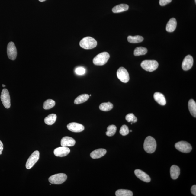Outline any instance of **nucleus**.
<instances>
[{"label":"nucleus","mask_w":196,"mask_h":196,"mask_svg":"<svg viewBox=\"0 0 196 196\" xmlns=\"http://www.w3.org/2000/svg\"><path fill=\"white\" fill-rule=\"evenodd\" d=\"M143 147L145 152L148 153H153L156 151V143L155 140L152 137H147L144 143Z\"/></svg>","instance_id":"f257e3e1"},{"label":"nucleus","mask_w":196,"mask_h":196,"mask_svg":"<svg viewBox=\"0 0 196 196\" xmlns=\"http://www.w3.org/2000/svg\"><path fill=\"white\" fill-rule=\"evenodd\" d=\"M80 45L81 47L84 49H91L96 47L97 42L93 38L87 37L84 38L80 41Z\"/></svg>","instance_id":"f03ea898"},{"label":"nucleus","mask_w":196,"mask_h":196,"mask_svg":"<svg viewBox=\"0 0 196 196\" xmlns=\"http://www.w3.org/2000/svg\"><path fill=\"white\" fill-rule=\"evenodd\" d=\"M110 58V55L107 52L101 53L93 59V63L95 65L101 66L107 63Z\"/></svg>","instance_id":"7ed1b4c3"},{"label":"nucleus","mask_w":196,"mask_h":196,"mask_svg":"<svg viewBox=\"0 0 196 196\" xmlns=\"http://www.w3.org/2000/svg\"><path fill=\"white\" fill-rule=\"evenodd\" d=\"M157 61L154 60H145L142 62L141 66L143 69L147 71L152 72L155 71L159 66Z\"/></svg>","instance_id":"20e7f679"},{"label":"nucleus","mask_w":196,"mask_h":196,"mask_svg":"<svg viewBox=\"0 0 196 196\" xmlns=\"http://www.w3.org/2000/svg\"><path fill=\"white\" fill-rule=\"evenodd\" d=\"M67 178V176L66 174L59 173L51 176L48 180L51 184H61L65 182Z\"/></svg>","instance_id":"39448f33"},{"label":"nucleus","mask_w":196,"mask_h":196,"mask_svg":"<svg viewBox=\"0 0 196 196\" xmlns=\"http://www.w3.org/2000/svg\"><path fill=\"white\" fill-rule=\"evenodd\" d=\"M40 153L38 151L36 150L34 152L27 161L26 166L28 169H31L37 163L39 159Z\"/></svg>","instance_id":"423d86ee"},{"label":"nucleus","mask_w":196,"mask_h":196,"mask_svg":"<svg viewBox=\"0 0 196 196\" xmlns=\"http://www.w3.org/2000/svg\"><path fill=\"white\" fill-rule=\"evenodd\" d=\"M175 147L180 152L186 153H190L192 149L191 145L188 142L184 141L178 142L175 144Z\"/></svg>","instance_id":"0eeeda50"},{"label":"nucleus","mask_w":196,"mask_h":196,"mask_svg":"<svg viewBox=\"0 0 196 196\" xmlns=\"http://www.w3.org/2000/svg\"><path fill=\"white\" fill-rule=\"evenodd\" d=\"M117 75L118 78L124 83H127L130 79L128 72L123 67H120L118 69L117 72Z\"/></svg>","instance_id":"6e6552de"},{"label":"nucleus","mask_w":196,"mask_h":196,"mask_svg":"<svg viewBox=\"0 0 196 196\" xmlns=\"http://www.w3.org/2000/svg\"><path fill=\"white\" fill-rule=\"evenodd\" d=\"M7 54L8 58L10 60H14L16 59L17 55V50L13 42L9 43L7 47Z\"/></svg>","instance_id":"1a4fd4ad"},{"label":"nucleus","mask_w":196,"mask_h":196,"mask_svg":"<svg viewBox=\"0 0 196 196\" xmlns=\"http://www.w3.org/2000/svg\"><path fill=\"white\" fill-rule=\"evenodd\" d=\"M1 98L4 107L7 109L9 108L11 106L10 97L8 89L3 90L1 92Z\"/></svg>","instance_id":"9d476101"},{"label":"nucleus","mask_w":196,"mask_h":196,"mask_svg":"<svg viewBox=\"0 0 196 196\" xmlns=\"http://www.w3.org/2000/svg\"><path fill=\"white\" fill-rule=\"evenodd\" d=\"M193 59L191 56H187L183 61L182 66L183 69L184 71H188L193 66Z\"/></svg>","instance_id":"9b49d317"},{"label":"nucleus","mask_w":196,"mask_h":196,"mask_svg":"<svg viewBox=\"0 0 196 196\" xmlns=\"http://www.w3.org/2000/svg\"><path fill=\"white\" fill-rule=\"evenodd\" d=\"M67 128L70 131L75 133L81 132L84 130V127L81 124L72 123L68 124Z\"/></svg>","instance_id":"f8f14e48"},{"label":"nucleus","mask_w":196,"mask_h":196,"mask_svg":"<svg viewBox=\"0 0 196 196\" xmlns=\"http://www.w3.org/2000/svg\"><path fill=\"white\" fill-rule=\"evenodd\" d=\"M70 152V150L68 147L62 146L55 149L54 150V154L56 156L64 157L68 155Z\"/></svg>","instance_id":"ddd939ff"},{"label":"nucleus","mask_w":196,"mask_h":196,"mask_svg":"<svg viewBox=\"0 0 196 196\" xmlns=\"http://www.w3.org/2000/svg\"><path fill=\"white\" fill-rule=\"evenodd\" d=\"M134 173L138 178L145 182H150L151 179L148 175L141 170L136 169L135 170Z\"/></svg>","instance_id":"4468645a"},{"label":"nucleus","mask_w":196,"mask_h":196,"mask_svg":"<svg viewBox=\"0 0 196 196\" xmlns=\"http://www.w3.org/2000/svg\"><path fill=\"white\" fill-rule=\"evenodd\" d=\"M75 143L76 141L73 138L68 136L63 137L61 141V146L64 147L73 146Z\"/></svg>","instance_id":"2eb2a0df"},{"label":"nucleus","mask_w":196,"mask_h":196,"mask_svg":"<svg viewBox=\"0 0 196 196\" xmlns=\"http://www.w3.org/2000/svg\"><path fill=\"white\" fill-rule=\"evenodd\" d=\"M107 150L104 149H99L93 151L90 154V156L93 159H98L105 156Z\"/></svg>","instance_id":"dca6fc26"},{"label":"nucleus","mask_w":196,"mask_h":196,"mask_svg":"<svg viewBox=\"0 0 196 196\" xmlns=\"http://www.w3.org/2000/svg\"><path fill=\"white\" fill-rule=\"evenodd\" d=\"M154 98L155 100L160 105H166V98L162 93L159 92H156L154 95Z\"/></svg>","instance_id":"f3484780"},{"label":"nucleus","mask_w":196,"mask_h":196,"mask_svg":"<svg viewBox=\"0 0 196 196\" xmlns=\"http://www.w3.org/2000/svg\"><path fill=\"white\" fill-rule=\"evenodd\" d=\"M177 26V21L174 18L170 19L167 23L166 30L167 31L172 32L175 30Z\"/></svg>","instance_id":"a211bd4d"},{"label":"nucleus","mask_w":196,"mask_h":196,"mask_svg":"<svg viewBox=\"0 0 196 196\" xmlns=\"http://www.w3.org/2000/svg\"><path fill=\"white\" fill-rule=\"evenodd\" d=\"M170 172L172 178L175 180L179 177L180 173V169L178 166L173 165L171 167Z\"/></svg>","instance_id":"6ab92c4d"},{"label":"nucleus","mask_w":196,"mask_h":196,"mask_svg":"<svg viewBox=\"0 0 196 196\" xmlns=\"http://www.w3.org/2000/svg\"><path fill=\"white\" fill-rule=\"evenodd\" d=\"M129 6L125 4H121L117 5L112 9V12L113 13H120L124 11H126L128 10Z\"/></svg>","instance_id":"aec40b11"},{"label":"nucleus","mask_w":196,"mask_h":196,"mask_svg":"<svg viewBox=\"0 0 196 196\" xmlns=\"http://www.w3.org/2000/svg\"><path fill=\"white\" fill-rule=\"evenodd\" d=\"M188 108L191 114L194 117H196V103L195 101L191 99L188 102Z\"/></svg>","instance_id":"412c9836"},{"label":"nucleus","mask_w":196,"mask_h":196,"mask_svg":"<svg viewBox=\"0 0 196 196\" xmlns=\"http://www.w3.org/2000/svg\"><path fill=\"white\" fill-rule=\"evenodd\" d=\"M127 40L129 42L131 43H138L143 42V38L142 36L139 35L129 36L127 37Z\"/></svg>","instance_id":"4be33fe9"},{"label":"nucleus","mask_w":196,"mask_h":196,"mask_svg":"<svg viewBox=\"0 0 196 196\" xmlns=\"http://www.w3.org/2000/svg\"><path fill=\"white\" fill-rule=\"evenodd\" d=\"M57 119L56 115L55 114H50L46 117L44 119V122L46 124L51 125L55 123Z\"/></svg>","instance_id":"5701e85b"},{"label":"nucleus","mask_w":196,"mask_h":196,"mask_svg":"<svg viewBox=\"0 0 196 196\" xmlns=\"http://www.w3.org/2000/svg\"><path fill=\"white\" fill-rule=\"evenodd\" d=\"M89 96L88 94H82L79 95L75 99L74 103L75 104H79L84 103L89 99Z\"/></svg>","instance_id":"b1692460"},{"label":"nucleus","mask_w":196,"mask_h":196,"mask_svg":"<svg viewBox=\"0 0 196 196\" xmlns=\"http://www.w3.org/2000/svg\"><path fill=\"white\" fill-rule=\"evenodd\" d=\"M113 106L112 103L110 102H105L100 104L99 109L101 111H107L113 109Z\"/></svg>","instance_id":"393cba45"},{"label":"nucleus","mask_w":196,"mask_h":196,"mask_svg":"<svg viewBox=\"0 0 196 196\" xmlns=\"http://www.w3.org/2000/svg\"><path fill=\"white\" fill-rule=\"evenodd\" d=\"M116 196H132L133 192L130 190L125 189H119L116 192Z\"/></svg>","instance_id":"a878e982"},{"label":"nucleus","mask_w":196,"mask_h":196,"mask_svg":"<svg viewBox=\"0 0 196 196\" xmlns=\"http://www.w3.org/2000/svg\"><path fill=\"white\" fill-rule=\"evenodd\" d=\"M147 50L146 48L141 47H137L135 48L134 51V55L135 56H139L140 55H145L146 54Z\"/></svg>","instance_id":"bb28decb"},{"label":"nucleus","mask_w":196,"mask_h":196,"mask_svg":"<svg viewBox=\"0 0 196 196\" xmlns=\"http://www.w3.org/2000/svg\"><path fill=\"white\" fill-rule=\"evenodd\" d=\"M55 105V102L52 99H48L44 102L43 108L44 109H50L53 108Z\"/></svg>","instance_id":"cd10ccee"},{"label":"nucleus","mask_w":196,"mask_h":196,"mask_svg":"<svg viewBox=\"0 0 196 196\" xmlns=\"http://www.w3.org/2000/svg\"><path fill=\"white\" fill-rule=\"evenodd\" d=\"M107 130V131L106 132V135L109 137L112 136L116 133L117 127L114 125H110L108 127Z\"/></svg>","instance_id":"c85d7f7f"},{"label":"nucleus","mask_w":196,"mask_h":196,"mask_svg":"<svg viewBox=\"0 0 196 196\" xmlns=\"http://www.w3.org/2000/svg\"><path fill=\"white\" fill-rule=\"evenodd\" d=\"M125 119L129 123H135L137 121V118L133 113H129L127 114L125 117Z\"/></svg>","instance_id":"c756f323"},{"label":"nucleus","mask_w":196,"mask_h":196,"mask_svg":"<svg viewBox=\"0 0 196 196\" xmlns=\"http://www.w3.org/2000/svg\"><path fill=\"white\" fill-rule=\"evenodd\" d=\"M129 130L128 127L126 125H123L121 127L120 130V134L123 136H125L128 134Z\"/></svg>","instance_id":"7c9ffc66"},{"label":"nucleus","mask_w":196,"mask_h":196,"mask_svg":"<svg viewBox=\"0 0 196 196\" xmlns=\"http://www.w3.org/2000/svg\"><path fill=\"white\" fill-rule=\"evenodd\" d=\"M85 72V70L82 67H79L76 68L75 70V72L77 74L79 75H82L84 74Z\"/></svg>","instance_id":"2f4dec72"},{"label":"nucleus","mask_w":196,"mask_h":196,"mask_svg":"<svg viewBox=\"0 0 196 196\" xmlns=\"http://www.w3.org/2000/svg\"><path fill=\"white\" fill-rule=\"evenodd\" d=\"M172 1V0H159V3L161 6H165Z\"/></svg>","instance_id":"473e14b6"},{"label":"nucleus","mask_w":196,"mask_h":196,"mask_svg":"<svg viewBox=\"0 0 196 196\" xmlns=\"http://www.w3.org/2000/svg\"><path fill=\"white\" fill-rule=\"evenodd\" d=\"M191 193L194 196L196 195V185H194L192 186L191 190Z\"/></svg>","instance_id":"72a5a7b5"},{"label":"nucleus","mask_w":196,"mask_h":196,"mask_svg":"<svg viewBox=\"0 0 196 196\" xmlns=\"http://www.w3.org/2000/svg\"><path fill=\"white\" fill-rule=\"evenodd\" d=\"M3 149V145L2 142L0 140V155H1L2 153Z\"/></svg>","instance_id":"f704fd0d"},{"label":"nucleus","mask_w":196,"mask_h":196,"mask_svg":"<svg viewBox=\"0 0 196 196\" xmlns=\"http://www.w3.org/2000/svg\"><path fill=\"white\" fill-rule=\"evenodd\" d=\"M39 1L41 2H42L46 1V0H39Z\"/></svg>","instance_id":"c9c22d12"},{"label":"nucleus","mask_w":196,"mask_h":196,"mask_svg":"<svg viewBox=\"0 0 196 196\" xmlns=\"http://www.w3.org/2000/svg\"><path fill=\"white\" fill-rule=\"evenodd\" d=\"M2 87H6V85H4V84H2Z\"/></svg>","instance_id":"e433bc0d"},{"label":"nucleus","mask_w":196,"mask_h":196,"mask_svg":"<svg viewBox=\"0 0 196 196\" xmlns=\"http://www.w3.org/2000/svg\"><path fill=\"white\" fill-rule=\"evenodd\" d=\"M130 132H132V130H131L130 131Z\"/></svg>","instance_id":"4c0bfd02"},{"label":"nucleus","mask_w":196,"mask_h":196,"mask_svg":"<svg viewBox=\"0 0 196 196\" xmlns=\"http://www.w3.org/2000/svg\"><path fill=\"white\" fill-rule=\"evenodd\" d=\"M91 95H90L89 96H91Z\"/></svg>","instance_id":"58836bf2"},{"label":"nucleus","mask_w":196,"mask_h":196,"mask_svg":"<svg viewBox=\"0 0 196 196\" xmlns=\"http://www.w3.org/2000/svg\"><path fill=\"white\" fill-rule=\"evenodd\" d=\"M196 2V0H195V2Z\"/></svg>","instance_id":"ea45409f"}]
</instances>
